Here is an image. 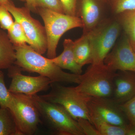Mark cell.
<instances>
[{"label": "cell", "mask_w": 135, "mask_h": 135, "mask_svg": "<svg viewBox=\"0 0 135 135\" xmlns=\"http://www.w3.org/2000/svg\"><path fill=\"white\" fill-rule=\"evenodd\" d=\"M16 60L14 64L22 70L36 73L49 78L52 83L64 82L79 84L81 75L64 71L54 64L50 59L46 58L35 51L27 44L14 46Z\"/></svg>", "instance_id": "cell-1"}, {"label": "cell", "mask_w": 135, "mask_h": 135, "mask_svg": "<svg viewBox=\"0 0 135 135\" xmlns=\"http://www.w3.org/2000/svg\"><path fill=\"white\" fill-rule=\"evenodd\" d=\"M30 96L38 111L42 122L53 134L84 135L77 121L62 107L46 101L37 94Z\"/></svg>", "instance_id": "cell-2"}, {"label": "cell", "mask_w": 135, "mask_h": 135, "mask_svg": "<svg viewBox=\"0 0 135 135\" xmlns=\"http://www.w3.org/2000/svg\"><path fill=\"white\" fill-rule=\"evenodd\" d=\"M37 14L43 20L47 35V58L56 56L59 40L66 32L71 29L83 28L82 21L77 16H69L44 8L38 7Z\"/></svg>", "instance_id": "cell-3"}, {"label": "cell", "mask_w": 135, "mask_h": 135, "mask_svg": "<svg viewBox=\"0 0 135 135\" xmlns=\"http://www.w3.org/2000/svg\"><path fill=\"white\" fill-rule=\"evenodd\" d=\"M117 71L103 64H91L81 74L80 83L75 87L77 91L91 97L111 98L113 82Z\"/></svg>", "instance_id": "cell-4"}, {"label": "cell", "mask_w": 135, "mask_h": 135, "mask_svg": "<svg viewBox=\"0 0 135 135\" xmlns=\"http://www.w3.org/2000/svg\"><path fill=\"white\" fill-rule=\"evenodd\" d=\"M50 86V92L41 95L42 98L62 107L75 120L83 118L92 123L88 108L91 97L77 91L75 87L65 86L57 83H52Z\"/></svg>", "instance_id": "cell-5"}, {"label": "cell", "mask_w": 135, "mask_h": 135, "mask_svg": "<svg viewBox=\"0 0 135 135\" xmlns=\"http://www.w3.org/2000/svg\"><path fill=\"white\" fill-rule=\"evenodd\" d=\"M116 18H105L87 34L92 49V64H103L104 60L116 44L121 30Z\"/></svg>", "instance_id": "cell-6"}, {"label": "cell", "mask_w": 135, "mask_h": 135, "mask_svg": "<svg viewBox=\"0 0 135 135\" xmlns=\"http://www.w3.org/2000/svg\"><path fill=\"white\" fill-rule=\"evenodd\" d=\"M8 108L20 135H33L42 123L38 109L31 96L12 93Z\"/></svg>", "instance_id": "cell-7"}, {"label": "cell", "mask_w": 135, "mask_h": 135, "mask_svg": "<svg viewBox=\"0 0 135 135\" xmlns=\"http://www.w3.org/2000/svg\"><path fill=\"white\" fill-rule=\"evenodd\" d=\"M12 16L21 25L30 45L40 54H44L47 51V42L44 26L32 17L31 12L26 7H17L11 0L2 2Z\"/></svg>", "instance_id": "cell-8"}, {"label": "cell", "mask_w": 135, "mask_h": 135, "mask_svg": "<svg viewBox=\"0 0 135 135\" xmlns=\"http://www.w3.org/2000/svg\"><path fill=\"white\" fill-rule=\"evenodd\" d=\"M88 108L91 119H99L122 127H127L130 124L127 122L128 119L120 105L111 98L91 97L88 103Z\"/></svg>", "instance_id": "cell-9"}, {"label": "cell", "mask_w": 135, "mask_h": 135, "mask_svg": "<svg viewBox=\"0 0 135 135\" xmlns=\"http://www.w3.org/2000/svg\"><path fill=\"white\" fill-rule=\"evenodd\" d=\"M8 75L11 79L8 89L11 93L33 95L48 89L52 81L47 77L27 76L21 73L22 70L14 64L8 69Z\"/></svg>", "instance_id": "cell-10"}, {"label": "cell", "mask_w": 135, "mask_h": 135, "mask_svg": "<svg viewBox=\"0 0 135 135\" xmlns=\"http://www.w3.org/2000/svg\"><path fill=\"white\" fill-rule=\"evenodd\" d=\"M104 64L115 71L135 72V51L126 35L106 56Z\"/></svg>", "instance_id": "cell-11"}, {"label": "cell", "mask_w": 135, "mask_h": 135, "mask_svg": "<svg viewBox=\"0 0 135 135\" xmlns=\"http://www.w3.org/2000/svg\"><path fill=\"white\" fill-rule=\"evenodd\" d=\"M102 0H78L76 16L83 23V33H87L95 29L105 18Z\"/></svg>", "instance_id": "cell-12"}, {"label": "cell", "mask_w": 135, "mask_h": 135, "mask_svg": "<svg viewBox=\"0 0 135 135\" xmlns=\"http://www.w3.org/2000/svg\"><path fill=\"white\" fill-rule=\"evenodd\" d=\"M119 71L116 73L114 79L113 93L111 98L121 105L135 96V72Z\"/></svg>", "instance_id": "cell-13"}, {"label": "cell", "mask_w": 135, "mask_h": 135, "mask_svg": "<svg viewBox=\"0 0 135 135\" xmlns=\"http://www.w3.org/2000/svg\"><path fill=\"white\" fill-rule=\"evenodd\" d=\"M63 44L62 53L58 56L50 59L51 60L61 69L69 70L74 74L81 75L83 67L75 60L74 52V41L70 39H66Z\"/></svg>", "instance_id": "cell-14"}, {"label": "cell", "mask_w": 135, "mask_h": 135, "mask_svg": "<svg viewBox=\"0 0 135 135\" xmlns=\"http://www.w3.org/2000/svg\"><path fill=\"white\" fill-rule=\"evenodd\" d=\"M74 52L75 60L79 65L83 67L86 65L92 64V47L87 34L83 33L82 36L74 41Z\"/></svg>", "instance_id": "cell-15"}, {"label": "cell", "mask_w": 135, "mask_h": 135, "mask_svg": "<svg viewBox=\"0 0 135 135\" xmlns=\"http://www.w3.org/2000/svg\"><path fill=\"white\" fill-rule=\"evenodd\" d=\"M16 51L7 33L0 27V70L8 69L15 64Z\"/></svg>", "instance_id": "cell-16"}, {"label": "cell", "mask_w": 135, "mask_h": 135, "mask_svg": "<svg viewBox=\"0 0 135 135\" xmlns=\"http://www.w3.org/2000/svg\"><path fill=\"white\" fill-rule=\"evenodd\" d=\"M116 16V18L133 47L135 44V9L122 12Z\"/></svg>", "instance_id": "cell-17"}, {"label": "cell", "mask_w": 135, "mask_h": 135, "mask_svg": "<svg viewBox=\"0 0 135 135\" xmlns=\"http://www.w3.org/2000/svg\"><path fill=\"white\" fill-rule=\"evenodd\" d=\"M0 135H20L8 108L0 107Z\"/></svg>", "instance_id": "cell-18"}, {"label": "cell", "mask_w": 135, "mask_h": 135, "mask_svg": "<svg viewBox=\"0 0 135 135\" xmlns=\"http://www.w3.org/2000/svg\"><path fill=\"white\" fill-rule=\"evenodd\" d=\"M91 120L100 135H128V134L129 125L127 127H120L96 118H92Z\"/></svg>", "instance_id": "cell-19"}, {"label": "cell", "mask_w": 135, "mask_h": 135, "mask_svg": "<svg viewBox=\"0 0 135 135\" xmlns=\"http://www.w3.org/2000/svg\"><path fill=\"white\" fill-rule=\"evenodd\" d=\"M7 34L10 41L13 46L22 45L25 44H30L21 25L15 21L12 27L7 31Z\"/></svg>", "instance_id": "cell-20"}, {"label": "cell", "mask_w": 135, "mask_h": 135, "mask_svg": "<svg viewBox=\"0 0 135 135\" xmlns=\"http://www.w3.org/2000/svg\"><path fill=\"white\" fill-rule=\"evenodd\" d=\"M108 3L112 13L116 16L135 9V0H109Z\"/></svg>", "instance_id": "cell-21"}, {"label": "cell", "mask_w": 135, "mask_h": 135, "mask_svg": "<svg viewBox=\"0 0 135 135\" xmlns=\"http://www.w3.org/2000/svg\"><path fill=\"white\" fill-rule=\"evenodd\" d=\"M12 98V93L5 84L4 73L0 70V107L8 108Z\"/></svg>", "instance_id": "cell-22"}, {"label": "cell", "mask_w": 135, "mask_h": 135, "mask_svg": "<svg viewBox=\"0 0 135 135\" xmlns=\"http://www.w3.org/2000/svg\"><path fill=\"white\" fill-rule=\"evenodd\" d=\"M14 22L12 15L2 2L0 1V27L8 31L12 27Z\"/></svg>", "instance_id": "cell-23"}, {"label": "cell", "mask_w": 135, "mask_h": 135, "mask_svg": "<svg viewBox=\"0 0 135 135\" xmlns=\"http://www.w3.org/2000/svg\"><path fill=\"white\" fill-rule=\"evenodd\" d=\"M37 8L48 9L51 10L65 14L60 0H36Z\"/></svg>", "instance_id": "cell-24"}, {"label": "cell", "mask_w": 135, "mask_h": 135, "mask_svg": "<svg viewBox=\"0 0 135 135\" xmlns=\"http://www.w3.org/2000/svg\"><path fill=\"white\" fill-rule=\"evenodd\" d=\"M120 105L129 123L135 126V96Z\"/></svg>", "instance_id": "cell-25"}, {"label": "cell", "mask_w": 135, "mask_h": 135, "mask_svg": "<svg viewBox=\"0 0 135 135\" xmlns=\"http://www.w3.org/2000/svg\"><path fill=\"white\" fill-rule=\"evenodd\" d=\"M77 121L82 129L84 135H100L96 128L89 120L80 118Z\"/></svg>", "instance_id": "cell-26"}, {"label": "cell", "mask_w": 135, "mask_h": 135, "mask_svg": "<svg viewBox=\"0 0 135 135\" xmlns=\"http://www.w3.org/2000/svg\"><path fill=\"white\" fill-rule=\"evenodd\" d=\"M60 1L62 5L66 15L76 16L78 0H60Z\"/></svg>", "instance_id": "cell-27"}, {"label": "cell", "mask_w": 135, "mask_h": 135, "mask_svg": "<svg viewBox=\"0 0 135 135\" xmlns=\"http://www.w3.org/2000/svg\"><path fill=\"white\" fill-rule=\"evenodd\" d=\"M25 7L31 12L37 14L36 0H26Z\"/></svg>", "instance_id": "cell-28"}, {"label": "cell", "mask_w": 135, "mask_h": 135, "mask_svg": "<svg viewBox=\"0 0 135 135\" xmlns=\"http://www.w3.org/2000/svg\"><path fill=\"white\" fill-rule=\"evenodd\" d=\"M6 1H8V0H0V1L3 2ZM18 1H20L23 2H26V0H18Z\"/></svg>", "instance_id": "cell-29"}, {"label": "cell", "mask_w": 135, "mask_h": 135, "mask_svg": "<svg viewBox=\"0 0 135 135\" xmlns=\"http://www.w3.org/2000/svg\"><path fill=\"white\" fill-rule=\"evenodd\" d=\"M102 1H103L105 3H108L109 2V0H102Z\"/></svg>", "instance_id": "cell-30"}, {"label": "cell", "mask_w": 135, "mask_h": 135, "mask_svg": "<svg viewBox=\"0 0 135 135\" xmlns=\"http://www.w3.org/2000/svg\"><path fill=\"white\" fill-rule=\"evenodd\" d=\"M133 49H134V51H135V44L134 46H133Z\"/></svg>", "instance_id": "cell-31"}]
</instances>
